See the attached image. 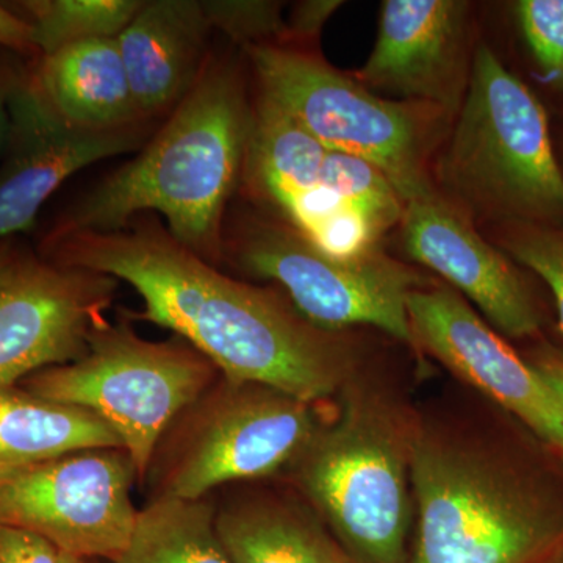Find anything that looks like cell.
Here are the masks:
<instances>
[{
	"mask_svg": "<svg viewBox=\"0 0 563 563\" xmlns=\"http://www.w3.org/2000/svg\"><path fill=\"white\" fill-rule=\"evenodd\" d=\"M531 366L563 406V355L551 350L540 351Z\"/></svg>",
	"mask_w": 563,
	"mask_h": 563,
	"instance_id": "obj_30",
	"label": "cell"
},
{
	"mask_svg": "<svg viewBox=\"0 0 563 563\" xmlns=\"http://www.w3.org/2000/svg\"><path fill=\"white\" fill-rule=\"evenodd\" d=\"M214 526L232 563H352L309 514L272 496L214 504Z\"/></svg>",
	"mask_w": 563,
	"mask_h": 563,
	"instance_id": "obj_19",
	"label": "cell"
},
{
	"mask_svg": "<svg viewBox=\"0 0 563 563\" xmlns=\"http://www.w3.org/2000/svg\"><path fill=\"white\" fill-rule=\"evenodd\" d=\"M210 31L202 2L151 0L117 36L141 120L173 111L188 95Z\"/></svg>",
	"mask_w": 563,
	"mask_h": 563,
	"instance_id": "obj_17",
	"label": "cell"
},
{
	"mask_svg": "<svg viewBox=\"0 0 563 563\" xmlns=\"http://www.w3.org/2000/svg\"><path fill=\"white\" fill-rule=\"evenodd\" d=\"M96 561H85V559L73 558V555L63 554L62 563H95Z\"/></svg>",
	"mask_w": 563,
	"mask_h": 563,
	"instance_id": "obj_34",
	"label": "cell"
},
{
	"mask_svg": "<svg viewBox=\"0 0 563 563\" xmlns=\"http://www.w3.org/2000/svg\"><path fill=\"white\" fill-rule=\"evenodd\" d=\"M13 74L14 70L0 69V157H2L3 151H5L7 140H9V98Z\"/></svg>",
	"mask_w": 563,
	"mask_h": 563,
	"instance_id": "obj_31",
	"label": "cell"
},
{
	"mask_svg": "<svg viewBox=\"0 0 563 563\" xmlns=\"http://www.w3.org/2000/svg\"><path fill=\"white\" fill-rule=\"evenodd\" d=\"M440 176L501 224L563 225V169L547 111L488 46H479Z\"/></svg>",
	"mask_w": 563,
	"mask_h": 563,
	"instance_id": "obj_4",
	"label": "cell"
},
{
	"mask_svg": "<svg viewBox=\"0 0 563 563\" xmlns=\"http://www.w3.org/2000/svg\"><path fill=\"white\" fill-rule=\"evenodd\" d=\"M220 376L218 366L180 336L151 342L122 317L92 333L79 361L41 369L18 385L98 415L120 437L144 484L169 426Z\"/></svg>",
	"mask_w": 563,
	"mask_h": 563,
	"instance_id": "obj_7",
	"label": "cell"
},
{
	"mask_svg": "<svg viewBox=\"0 0 563 563\" xmlns=\"http://www.w3.org/2000/svg\"><path fill=\"white\" fill-rule=\"evenodd\" d=\"M540 563H563V543L558 550L553 551L543 562Z\"/></svg>",
	"mask_w": 563,
	"mask_h": 563,
	"instance_id": "obj_33",
	"label": "cell"
},
{
	"mask_svg": "<svg viewBox=\"0 0 563 563\" xmlns=\"http://www.w3.org/2000/svg\"><path fill=\"white\" fill-rule=\"evenodd\" d=\"M111 563H232L218 537L211 495L151 498L139 509L128 548Z\"/></svg>",
	"mask_w": 563,
	"mask_h": 563,
	"instance_id": "obj_21",
	"label": "cell"
},
{
	"mask_svg": "<svg viewBox=\"0 0 563 563\" xmlns=\"http://www.w3.org/2000/svg\"><path fill=\"white\" fill-rule=\"evenodd\" d=\"M46 261L106 274L143 299L141 320L172 329L233 380L268 385L303 402L350 379L352 352L272 288L233 279L177 242L155 217L113 232L46 233Z\"/></svg>",
	"mask_w": 563,
	"mask_h": 563,
	"instance_id": "obj_1",
	"label": "cell"
},
{
	"mask_svg": "<svg viewBox=\"0 0 563 563\" xmlns=\"http://www.w3.org/2000/svg\"><path fill=\"white\" fill-rule=\"evenodd\" d=\"M503 250L547 282L563 333V225L503 224Z\"/></svg>",
	"mask_w": 563,
	"mask_h": 563,
	"instance_id": "obj_24",
	"label": "cell"
},
{
	"mask_svg": "<svg viewBox=\"0 0 563 563\" xmlns=\"http://www.w3.org/2000/svg\"><path fill=\"white\" fill-rule=\"evenodd\" d=\"M343 5L336 0H307L292 10L287 24V38L312 40L320 35L329 18Z\"/></svg>",
	"mask_w": 563,
	"mask_h": 563,
	"instance_id": "obj_28",
	"label": "cell"
},
{
	"mask_svg": "<svg viewBox=\"0 0 563 563\" xmlns=\"http://www.w3.org/2000/svg\"><path fill=\"white\" fill-rule=\"evenodd\" d=\"M143 0H31L21 2L41 57L81 41L117 38Z\"/></svg>",
	"mask_w": 563,
	"mask_h": 563,
	"instance_id": "obj_22",
	"label": "cell"
},
{
	"mask_svg": "<svg viewBox=\"0 0 563 563\" xmlns=\"http://www.w3.org/2000/svg\"><path fill=\"white\" fill-rule=\"evenodd\" d=\"M0 46L22 52V54L38 52L33 44L31 24L24 16L14 13L2 3H0Z\"/></svg>",
	"mask_w": 563,
	"mask_h": 563,
	"instance_id": "obj_29",
	"label": "cell"
},
{
	"mask_svg": "<svg viewBox=\"0 0 563 563\" xmlns=\"http://www.w3.org/2000/svg\"><path fill=\"white\" fill-rule=\"evenodd\" d=\"M252 109L231 63L207 55L188 95L139 157L103 177L47 233L113 232L147 211L218 266L224 214L243 174Z\"/></svg>",
	"mask_w": 563,
	"mask_h": 563,
	"instance_id": "obj_2",
	"label": "cell"
},
{
	"mask_svg": "<svg viewBox=\"0 0 563 563\" xmlns=\"http://www.w3.org/2000/svg\"><path fill=\"white\" fill-rule=\"evenodd\" d=\"M62 551L38 533L0 525V563H62Z\"/></svg>",
	"mask_w": 563,
	"mask_h": 563,
	"instance_id": "obj_27",
	"label": "cell"
},
{
	"mask_svg": "<svg viewBox=\"0 0 563 563\" xmlns=\"http://www.w3.org/2000/svg\"><path fill=\"white\" fill-rule=\"evenodd\" d=\"M410 481L418 529L406 563H540L563 543V504L479 444L412 433Z\"/></svg>",
	"mask_w": 563,
	"mask_h": 563,
	"instance_id": "obj_3",
	"label": "cell"
},
{
	"mask_svg": "<svg viewBox=\"0 0 563 563\" xmlns=\"http://www.w3.org/2000/svg\"><path fill=\"white\" fill-rule=\"evenodd\" d=\"M410 442L383 402L346 391L336 421L318 429L292 462L352 563L407 562Z\"/></svg>",
	"mask_w": 563,
	"mask_h": 563,
	"instance_id": "obj_5",
	"label": "cell"
},
{
	"mask_svg": "<svg viewBox=\"0 0 563 563\" xmlns=\"http://www.w3.org/2000/svg\"><path fill=\"white\" fill-rule=\"evenodd\" d=\"M328 150L268 99L252 110L244 180L280 221L331 257H363L379 250L376 235L322 181Z\"/></svg>",
	"mask_w": 563,
	"mask_h": 563,
	"instance_id": "obj_12",
	"label": "cell"
},
{
	"mask_svg": "<svg viewBox=\"0 0 563 563\" xmlns=\"http://www.w3.org/2000/svg\"><path fill=\"white\" fill-rule=\"evenodd\" d=\"M401 228L410 258L450 282L498 331L514 339L539 332L542 313L523 274L439 191L404 203Z\"/></svg>",
	"mask_w": 563,
	"mask_h": 563,
	"instance_id": "obj_16",
	"label": "cell"
},
{
	"mask_svg": "<svg viewBox=\"0 0 563 563\" xmlns=\"http://www.w3.org/2000/svg\"><path fill=\"white\" fill-rule=\"evenodd\" d=\"M10 129L0 163V240L31 231L63 181L92 163L139 146L140 129L88 133L65 124L41 98L32 74L14 70Z\"/></svg>",
	"mask_w": 563,
	"mask_h": 563,
	"instance_id": "obj_14",
	"label": "cell"
},
{
	"mask_svg": "<svg viewBox=\"0 0 563 563\" xmlns=\"http://www.w3.org/2000/svg\"><path fill=\"white\" fill-rule=\"evenodd\" d=\"M202 7L211 29H218L244 47L287 40V22L282 18L280 3L265 0H206Z\"/></svg>",
	"mask_w": 563,
	"mask_h": 563,
	"instance_id": "obj_26",
	"label": "cell"
},
{
	"mask_svg": "<svg viewBox=\"0 0 563 563\" xmlns=\"http://www.w3.org/2000/svg\"><path fill=\"white\" fill-rule=\"evenodd\" d=\"M24 251L13 240H0V285L7 279V276L14 268Z\"/></svg>",
	"mask_w": 563,
	"mask_h": 563,
	"instance_id": "obj_32",
	"label": "cell"
},
{
	"mask_svg": "<svg viewBox=\"0 0 563 563\" xmlns=\"http://www.w3.org/2000/svg\"><path fill=\"white\" fill-rule=\"evenodd\" d=\"M468 3L385 0L379 35L357 81L368 90L437 107L451 118L468 88Z\"/></svg>",
	"mask_w": 563,
	"mask_h": 563,
	"instance_id": "obj_15",
	"label": "cell"
},
{
	"mask_svg": "<svg viewBox=\"0 0 563 563\" xmlns=\"http://www.w3.org/2000/svg\"><path fill=\"white\" fill-rule=\"evenodd\" d=\"M224 258L279 284L291 306L317 328L335 332L373 325L415 344L407 296L421 287V277L383 250L343 261L324 254L284 221L247 217L224 232Z\"/></svg>",
	"mask_w": 563,
	"mask_h": 563,
	"instance_id": "obj_9",
	"label": "cell"
},
{
	"mask_svg": "<svg viewBox=\"0 0 563 563\" xmlns=\"http://www.w3.org/2000/svg\"><path fill=\"white\" fill-rule=\"evenodd\" d=\"M515 13L543 80L563 91V0H521Z\"/></svg>",
	"mask_w": 563,
	"mask_h": 563,
	"instance_id": "obj_25",
	"label": "cell"
},
{
	"mask_svg": "<svg viewBox=\"0 0 563 563\" xmlns=\"http://www.w3.org/2000/svg\"><path fill=\"white\" fill-rule=\"evenodd\" d=\"M135 481L124 448L0 466V525L38 533L73 558L113 562L135 528Z\"/></svg>",
	"mask_w": 563,
	"mask_h": 563,
	"instance_id": "obj_10",
	"label": "cell"
},
{
	"mask_svg": "<svg viewBox=\"0 0 563 563\" xmlns=\"http://www.w3.org/2000/svg\"><path fill=\"white\" fill-rule=\"evenodd\" d=\"M32 79L44 102L76 131L129 132L143 122L117 38L81 41L41 57Z\"/></svg>",
	"mask_w": 563,
	"mask_h": 563,
	"instance_id": "obj_18",
	"label": "cell"
},
{
	"mask_svg": "<svg viewBox=\"0 0 563 563\" xmlns=\"http://www.w3.org/2000/svg\"><path fill=\"white\" fill-rule=\"evenodd\" d=\"M559 451H561L562 457H563V446L559 448Z\"/></svg>",
	"mask_w": 563,
	"mask_h": 563,
	"instance_id": "obj_35",
	"label": "cell"
},
{
	"mask_svg": "<svg viewBox=\"0 0 563 563\" xmlns=\"http://www.w3.org/2000/svg\"><path fill=\"white\" fill-rule=\"evenodd\" d=\"M322 181L344 209L365 222L379 239L402 220L401 196L373 163L343 152L328 151Z\"/></svg>",
	"mask_w": 563,
	"mask_h": 563,
	"instance_id": "obj_23",
	"label": "cell"
},
{
	"mask_svg": "<svg viewBox=\"0 0 563 563\" xmlns=\"http://www.w3.org/2000/svg\"><path fill=\"white\" fill-rule=\"evenodd\" d=\"M96 448H122L120 437L98 415L40 398L20 385L0 387V466Z\"/></svg>",
	"mask_w": 563,
	"mask_h": 563,
	"instance_id": "obj_20",
	"label": "cell"
},
{
	"mask_svg": "<svg viewBox=\"0 0 563 563\" xmlns=\"http://www.w3.org/2000/svg\"><path fill=\"white\" fill-rule=\"evenodd\" d=\"M318 429L313 404L221 374L169 426L144 484L151 498H207L222 485L279 472Z\"/></svg>",
	"mask_w": 563,
	"mask_h": 563,
	"instance_id": "obj_8",
	"label": "cell"
},
{
	"mask_svg": "<svg viewBox=\"0 0 563 563\" xmlns=\"http://www.w3.org/2000/svg\"><path fill=\"white\" fill-rule=\"evenodd\" d=\"M96 562H98V561H96Z\"/></svg>",
	"mask_w": 563,
	"mask_h": 563,
	"instance_id": "obj_36",
	"label": "cell"
},
{
	"mask_svg": "<svg viewBox=\"0 0 563 563\" xmlns=\"http://www.w3.org/2000/svg\"><path fill=\"white\" fill-rule=\"evenodd\" d=\"M415 343L465 383L517 415L537 435L563 446V406L531 363L448 287H418L407 296Z\"/></svg>",
	"mask_w": 563,
	"mask_h": 563,
	"instance_id": "obj_13",
	"label": "cell"
},
{
	"mask_svg": "<svg viewBox=\"0 0 563 563\" xmlns=\"http://www.w3.org/2000/svg\"><path fill=\"white\" fill-rule=\"evenodd\" d=\"M118 282L24 251L0 285V387L84 357L109 322Z\"/></svg>",
	"mask_w": 563,
	"mask_h": 563,
	"instance_id": "obj_11",
	"label": "cell"
},
{
	"mask_svg": "<svg viewBox=\"0 0 563 563\" xmlns=\"http://www.w3.org/2000/svg\"><path fill=\"white\" fill-rule=\"evenodd\" d=\"M261 96L328 151L373 163L404 203L432 191L429 155L450 114L421 102L388 101L312 54L285 44L246 47Z\"/></svg>",
	"mask_w": 563,
	"mask_h": 563,
	"instance_id": "obj_6",
	"label": "cell"
}]
</instances>
